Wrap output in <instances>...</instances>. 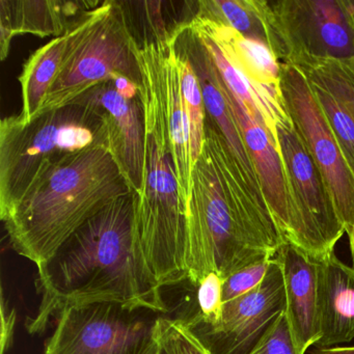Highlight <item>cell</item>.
Wrapping results in <instances>:
<instances>
[{"instance_id":"1","label":"cell","mask_w":354,"mask_h":354,"mask_svg":"<svg viewBox=\"0 0 354 354\" xmlns=\"http://www.w3.org/2000/svg\"><path fill=\"white\" fill-rule=\"evenodd\" d=\"M134 209L133 194L113 201L38 268L41 300L26 322L28 333H43L73 306L111 304L132 312L169 310L138 250Z\"/></svg>"},{"instance_id":"2","label":"cell","mask_w":354,"mask_h":354,"mask_svg":"<svg viewBox=\"0 0 354 354\" xmlns=\"http://www.w3.org/2000/svg\"><path fill=\"white\" fill-rule=\"evenodd\" d=\"M187 281L208 273L227 279L243 267L274 258L285 242L269 213L244 185L221 131L207 115L202 153L186 201Z\"/></svg>"},{"instance_id":"3","label":"cell","mask_w":354,"mask_h":354,"mask_svg":"<svg viewBox=\"0 0 354 354\" xmlns=\"http://www.w3.org/2000/svg\"><path fill=\"white\" fill-rule=\"evenodd\" d=\"M140 97L145 118L142 192L136 196L134 227L138 250L157 287L187 279L186 205L180 194L159 76L157 40L138 46Z\"/></svg>"},{"instance_id":"4","label":"cell","mask_w":354,"mask_h":354,"mask_svg":"<svg viewBox=\"0 0 354 354\" xmlns=\"http://www.w3.org/2000/svg\"><path fill=\"white\" fill-rule=\"evenodd\" d=\"M132 194L107 142L70 157L5 218L12 248L38 268L113 201Z\"/></svg>"},{"instance_id":"5","label":"cell","mask_w":354,"mask_h":354,"mask_svg":"<svg viewBox=\"0 0 354 354\" xmlns=\"http://www.w3.org/2000/svg\"><path fill=\"white\" fill-rule=\"evenodd\" d=\"M109 142L101 113L73 104L21 123L7 117L0 123V218L3 219L49 174L84 149Z\"/></svg>"},{"instance_id":"6","label":"cell","mask_w":354,"mask_h":354,"mask_svg":"<svg viewBox=\"0 0 354 354\" xmlns=\"http://www.w3.org/2000/svg\"><path fill=\"white\" fill-rule=\"evenodd\" d=\"M65 35L63 62L37 115L68 106L117 76H125L140 86L138 44L120 1L107 0L82 12Z\"/></svg>"},{"instance_id":"7","label":"cell","mask_w":354,"mask_h":354,"mask_svg":"<svg viewBox=\"0 0 354 354\" xmlns=\"http://www.w3.org/2000/svg\"><path fill=\"white\" fill-rule=\"evenodd\" d=\"M277 134L295 219L293 246L321 262L333 254L345 227L326 181L292 120L279 126Z\"/></svg>"},{"instance_id":"8","label":"cell","mask_w":354,"mask_h":354,"mask_svg":"<svg viewBox=\"0 0 354 354\" xmlns=\"http://www.w3.org/2000/svg\"><path fill=\"white\" fill-rule=\"evenodd\" d=\"M283 63L339 61L354 66V1H268Z\"/></svg>"},{"instance_id":"9","label":"cell","mask_w":354,"mask_h":354,"mask_svg":"<svg viewBox=\"0 0 354 354\" xmlns=\"http://www.w3.org/2000/svg\"><path fill=\"white\" fill-rule=\"evenodd\" d=\"M155 321L117 304L73 306L55 320L42 354H140L154 339Z\"/></svg>"},{"instance_id":"10","label":"cell","mask_w":354,"mask_h":354,"mask_svg":"<svg viewBox=\"0 0 354 354\" xmlns=\"http://www.w3.org/2000/svg\"><path fill=\"white\" fill-rule=\"evenodd\" d=\"M281 93L286 109L330 190L349 236L354 227V176L313 94L296 66L281 63Z\"/></svg>"},{"instance_id":"11","label":"cell","mask_w":354,"mask_h":354,"mask_svg":"<svg viewBox=\"0 0 354 354\" xmlns=\"http://www.w3.org/2000/svg\"><path fill=\"white\" fill-rule=\"evenodd\" d=\"M285 310L283 270L274 257L258 287L225 302L215 324L194 330L212 354H248Z\"/></svg>"},{"instance_id":"12","label":"cell","mask_w":354,"mask_h":354,"mask_svg":"<svg viewBox=\"0 0 354 354\" xmlns=\"http://www.w3.org/2000/svg\"><path fill=\"white\" fill-rule=\"evenodd\" d=\"M73 103L91 105L101 113L109 134V150L132 194L138 196L142 192L145 165V118L140 95L125 98L109 80Z\"/></svg>"},{"instance_id":"13","label":"cell","mask_w":354,"mask_h":354,"mask_svg":"<svg viewBox=\"0 0 354 354\" xmlns=\"http://www.w3.org/2000/svg\"><path fill=\"white\" fill-rule=\"evenodd\" d=\"M217 75L221 91L237 120L263 196L277 231L285 243L293 245L295 241V219L279 148L268 131L250 117L243 104L225 86L218 72Z\"/></svg>"},{"instance_id":"14","label":"cell","mask_w":354,"mask_h":354,"mask_svg":"<svg viewBox=\"0 0 354 354\" xmlns=\"http://www.w3.org/2000/svg\"><path fill=\"white\" fill-rule=\"evenodd\" d=\"M275 258L283 270L288 324L297 354H306L321 339L319 313V262L289 243H283Z\"/></svg>"},{"instance_id":"15","label":"cell","mask_w":354,"mask_h":354,"mask_svg":"<svg viewBox=\"0 0 354 354\" xmlns=\"http://www.w3.org/2000/svg\"><path fill=\"white\" fill-rule=\"evenodd\" d=\"M321 339L317 347H333L354 339V268L335 254L319 262Z\"/></svg>"},{"instance_id":"16","label":"cell","mask_w":354,"mask_h":354,"mask_svg":"<svg viewBox=\"0 0 354 354\" xmlns=\"http://www.w3.org/2000/svg\"><path fill=\"white\" fill-rule=\"evenodd\" d=\"M157 41L159 47V76L163 106L169 130L180 194L186 205L194 169L189 121L182 97L179 64L173 34L167 39Z\"/></svg>"},{"instance_id":"17","label":"cell","mask_w":354,"mask_h":354,"mask_svg":"<svg viewBox=\"0 0 354 354\" xmlns=\"http://www.w3.org/2000/svg\"><path fill=\"white\" fill-rule=\"evenodd\" d=\"M100 3L90 1H32L0 0L1 59L9 55L10 44L16 35L61 37L82 13Z\"/></svg>"},{"instance_id":"18","label":"cell","mask_w":354,"mask_h":354,"mask_svg":"<svg viewBox=\"0 0 354 354\" xmlns=\"http://www.w3.org/2000/svg\"><path fill=\"white\" fill-rule=\"evenodd\" d=\"M187 24L194 32L212 40L225 59L246 78L281 92V63L265 43L198 13Z\"/></svg>"},{"instance_id":"19","label":"cell","mask_w":354,"mask_h":354,"mask_svg":"<svg viewBox=\"0 0 354 354\" xmlns=\"http://www.w3.org/2000/svg\"><path fill=\"white\" fill-rule=\"evenodd\" d=\"M194 32L206 47L223 84L243 104L250 117L258 121L268 131L273 142L279 148L277 128L291 121V118L283 104L281 93L254 84L246 78L225 59L219 47L212 40L198 32Z\"/></svg>"},{"instance_id":"20","label":"cell","mask_w":354,"mask_h":354,"mask_svg":"<svg viewBox=\"0 0 354 354\" xmlns=\"http://www.w3.org/2000/svg\"><path fill=\"white\" fill-rule=\"evenodd\" d=\"M198 6L196 13L265 43L283 63V48L271 24L267 0H202Z\"/></svg>"},{"instance_id":"21","label":"cell","mask_w":354,"mask_h":354,"mask_svg":"<svg viewBox=\"0 0 354 354\" xmlns=\"http://www.w3.org/2000/svg\"><path fill=\"white\" fill-rule=\"evenodd\" d=\"M66 44L67 37L65 34L57 37L39 48L24 64L19 76L22 109L18 119L21 123H30L40 111L61 67Z\"/></svg>"},{"instance_id":"22","label":"cell","mask_w":354,"mask_h":354,"mask_svg":"<svg viewBox=\"0 0 354 354\" xmlns=\"http://www.w3.org/2000/svg\"><path fill=\"white\" fill-rule=\"evenodd\" d=\"M313 86L330 95L354 119V66L339 61H306L296 64Z\"/></svg>"},{"instance_id":"23","label":"cell","mask_w":354,"mask_h":354,"mask_svg":"<svg viewBox=\"0 0 354 354\" xmlns=\"http://www.w3.org/2000/svg\"><path fill=\"white\" fill-rule=\"evenodd\" d=\"M171 34H173L176 51H177L178 64H179L182 97H183L184 106L189 121L192 159L194 167L202 153L203 145H204L206 109H205L204 99H203L202 88H201L194 66L183 47L176 40L174 32H171Z\"/></svg>"},{"instance_id":"24","label":"cell","mask_w":354,"mask_h":354,"mask_svg":"<svg viewBox=\"0 0 354 354\" xmlns=\"http://www.w3.org/2000/svg\"><path fill=\"white\" fill-rule=\"evenodd\" d=\"M313 94L354 176V119L322 88L313 86Z\"/></svg>"},{"instance_id":"25","label":"cell","mask_w":354,"mask_h":354,"mask_svg":"<svg viewBox=\"0 0 354 354\" xmlns=\"http://www.w3.org/2000/svg\"><path fill=\"white\" fill-rule=\"evenodd\" d=\"M154 333L165 354H212L185 321L158 317Z\"/></svg>"},{"instance_id":"26","label":"cell","mask_w":354,"mask_h":354,"mask_svg":"<svg viewBox=\"0 0 354 354\" xmlns=\"http://www.w3.org/2000/svg\"><path fill=\"white\" fill-rule=\"evenodd\" d=\"M223 283L225 279L216 272H210L198 286V312L190 322L192 328L215 324L221 319L223 308Z\"/></svg>"},{"instance_id":"27","label":"cell","mask_w":354,"mask_h":354,"mask_svg":"<svg viewBox=\"0 0 354 354\" xmlns=\"http://www.w3.org/2000/svg\"><path fill=\"white\" fill-rule=\"evenodd\" d=\"M272 259H264L248 265L225 279L223 283V302L235 299L258 287L268 273Z\"/></svg>"},{"instance_id":"28","label":"cell","mask_w":354,"mask_h":354,"mask_svg":"<svg viewBox=\"0 0 354 354\" xmlns=\"http://www.w3.org/2000/svg\"><path fill=\"white\" fill-rule=\"evenodd\" d=\"M248 354H297L285 313L269 327Z\"/></svg>"},{"instance_id":"29","label":"cell","mask_w":354,"mask_h":354,"mask_svg":"<svg viewBox=\"0 0 354 354\" xmlns=\"http://www.w3.org/2000/svg\"><path fill=\"white\" fill-rule=\"evenodd\" d=\"M16 321H17L16 310L6 302L3 293V300H1V351H0V354L7 353L8 350L13 344Z\"/></svg>"},{"instance_id":"30","label":"cell","mask_w":354,"mask_h":354,"mask_svg":"<svg viewBox=\"0 0 354 354\" xmlns=\"http://www.w3.org/2000/svg\"><path fill=\"white\" fill-rule=\"evenodd\" d=\"M113 82L117 92L125 98L134 99L140 95V86L125 76H117L113 78Z\"/></svg>"},{"instance_id":"31","label":"cell","mask_w":354,"mask_h":354,"mask_svg":"<svg viewBox=\"0 0 354 354\" xmlns=\"http://www.w3.org/2000/svg\"><path fill=\"white\" fill-rule=\"evenodd\" d=\"M310 354H354V346L351 347H317Z\"/></svg>"},{"instance_id":"32","label":"cell","mask_w":354,"mask_h":354,"mask_svg":"<svg viewBox=\"0 0 354 354\" xmlns=\"http://www.w3.org/2000/svg\"><path fill=\"white\" fill-rule=\"evenodd\" d=\"M140 354H165L162 347H161L160 343H159L158 339L155 337V333L154 339L151 341V343L147 346L146 349Z\"/></svg>"},{"instance_id":"33","label":"cell","mask_w":354,"mask_h":354,"mask_svg":"<svg viewBox=\"0 0 354 354\" xmlns=\"http://www.w3.org/2000/svg\"><path fill=\"white\" fill-rule=\"evenodd\" d=\"M348 237H349L350 250H351L352 267L354 268V227L351 234Z\"/></svg>"}]
</instances>
